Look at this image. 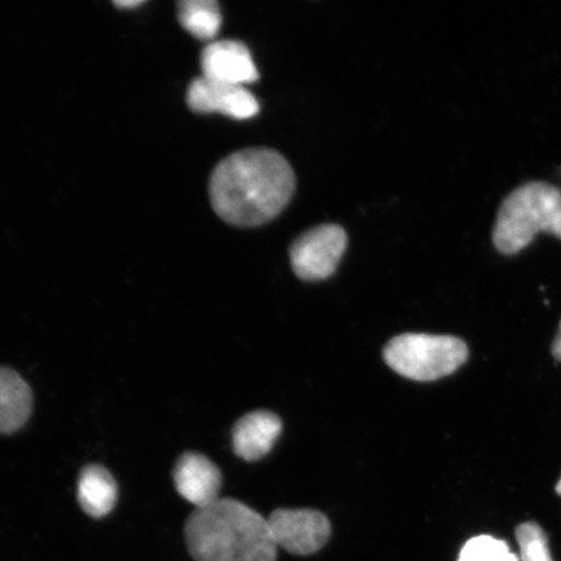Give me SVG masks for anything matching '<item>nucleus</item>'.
<instances>
[{
    "mask_svg": "<svg viewBox=\"0 0 561 561\" xmlns=\"http://www.w3.org/2000/svg\"><path fill=\"white\" fill-rule=\"evenodd\" d=\"M458 561H520L506 542L491 536H479L462 547Z\"/></svg>",
    "mask_w": 561,
    "mask_h": 561,
    "instance_id": "nucleus-14",
    "label": "nucleus"
},
{
    "mask_svg": "<svg viewBox=\"0 0 561 561\" xmlns=\"http://www.w3.org/2000/svg\"><path fill=\"white\" fill-rule=\"evenodd\" d=\"M173 481L179 494L196 508L207 507L219 501L221 472L205 455H181L173 469Z\"/></svg>",
    "mask_w": 561,
    "mask_h": 561,
    "instance_id": "nucleus-9",
    "label": "nucleus"
},
{
    "mask_svg": "<svg viewBox=\"0 0 561 561\" xmlns=\"http://www.w3.org/2000/svg\"><path fill=\"white\" fill-rule=\"evenodd\" d=\"M552 355L557 360L561 362V324L559 334L557 335L556 341H553Z\"/></svg>",
    "mask_w": 561,
    "mask_h": 561,
    "instance_id": "nucleus-17",
    "label": "nucleus"
},
{
    "mask_svg": "<svg viewBox=\"0 0 561 561\" xmlns=\"http://www.w3.org/2000/svg\"><path fill=\"white\" fill-rule=\"evenodd\" d=\"M541 231L561 240V192L545 182H529L502 203L493 241L501 254L515 255Z\"/></svg>",
    "mask_w": 561,
    "mask_h": 561,
    "instance_id": "nucleus-3",
    "label": "nucleus"
},
{
    "mask_svg": "<svg viewBox=\"0 0 561 561\" xmlns=\"http://www.w3.org/2000/svg\"><path fill=\"white\" fill-rule=\"evenodd\" d=\"M557 493L559 495H561V479L559 480L558 485H557Z\"/></svg>",
    "mask_w": 561,
    "mask_h": 561,
    "instance_id": "nucleus-18",
    "label": "nucleus"
},
{
    "mask_svg": "<svg viewBox=\"0 0 561 561\" xmlns=\"http://www.w3.org/2000/svg\"><path fill=\"white\" fill-rule=\"evenodd\" d=\"M33 410V392L18 371L0 368V434L24 426Z\"/></svg>",
    "mask_w": 561,
    "mask_h": 561,
    "instance_id": "nucleus-11",
    "label": "nucleus"
},
{
    "mask_svg": "<svg viewBox=\"0 0 561 561\" xmlns=\"http://www.w3.org/2000/svg\"><path fill=\"white\" fill-rule=\"evenodd\" d=\"M203 77L208 80L244 87L259 80V70L250 48L241 41L210 42L201 55Z\"/></svg>",
    "mask_w": 561,
    "mask_h": 561,
    "instance_id": "nucleus-8",
    "label": "nucleus"
},
{
    "mask_svg": "<svg viewBox=\"0 0 561 561\" xmlns=\"http://www.w3.org/2000/svg\"><path fill=\"white\" fill-rule=\"evenodd\" d=\"M178 9L181 26L195 38L213 41L220 32L222 18L215 0H184Z\"/></svg>",
    "mask_w": 561,
    "mask_h": 561,
    "instance_id": "nucleus-13",
    "label": "nucleus"
},
{
    "mask_svg": "<svg viewBox=\"0 0 561 561\" xmlns=\"http://www.w3.org/2000/svg\"><path fill=\"white\" fill-rule=\"evenodd\" d=\"M467 359L466 342L453 335L402 334L383 350L386 364L413 381H436L450 376Z\"/></svg>",
    "mask_w": 561,
    "mask_h": 561,
    "instance_id": "nucleus-4",
    "label": "nucleus"
},
{
    "mask_svg": "<svg viewBox=\"0 0 561 561\" xmlns=\"http://www.w3.org/2000/svg\"><path fill=\"white\" fill-rule=\"evenodd\" d=\"M347 242L345 229L335 224H324L307 230L290 248L294 273L305 280L331 277L345 255Z\"/></svg>",
    "mask_w": 561,
    "mask_h": 561,
    "instance_id": "nucleus-5",
    "label": "nucleus"
},
{
    "mask_svg": "<svg viewBox=\"0 0 561 561\" xmlns=\"http://www.w3.org/2000/svg\"><path fill=\"white\" fill-rule=\"evenodd\" d=\"M114 4L117 9H135V7L144 4V0H117Z\"/></svg>",
    "mask_w": 561,
    "mask_h": 561,
    "instance_id": "nucleus-16",
    "label": "nucleus"
},
{
    "mask_svg": "<svg viewBox=\"0 0 561 561\" xmlns=\"http://www.w3.org/2000/svg\"><path fill=\"white\" fill-rule=\"evenodd\" d=\"M297 180L289 161L271 149H245L221 160L208 193L217 216L230 226L257 227L289 205Z\"/></svg>",
    "mask_w": 561,
    "mask_h": 561,
    "instance_id": "nucleus-1",
    "label": "nucleus"
},
{
    "mask_svg": "<svg viewBox=\"0 0 561 561\" xmlns=\"http://www.w3.org/2000/svg\"><path fill=\"white\" fill-rule=\"evenodd\" d=\"M185 538L195 561H277L268 522L234 500L196 508L187 518Z\"/></svg>",
    "mask_w": 561,
    "mask_h": 561,
    "instance_id": "nucleus-2",
    "label": "nucleus"
},
{
    "mask_svg": "<svg viewBox=\"0 0 561 561\" xmlns=\"http://www.w3.org/2000/svg\"><path fill=\"white\" fill-rule=\"evenodd\" d=\"M77 496L81 508L89 516H107L117 502V483L114 476L102 466L91 465L83 468L77 482Z\"/></svg>",
    "mask_w": 561,
    "mask_h": 561,
    "instance_id": "nucleus-12",
    "label": "nucleus"
},
{
    "mask_svg": "<svg viewBox=\"0 0 561 561\" xmlns=\"http://www.w3.org/2000/svg\"><path fill=\"white\" fill-rule=\"evenodd\" d=\"M283 433V421L268 411L248 413L237 421L233 450L245 461H256L268 455Z\"/></svg>",
    "mask_w": 561,
    "mask_h": 561,
    "instance_id": "nucleus-10",
    "label": "nucleus"
},
{
    "mask_svg": "<svg viewBox=\"0 0 561 561\" xmlns=\"http://www.w3.org/2000/svg\"><path fill=\"white\" fill-rule=\"evenodd\" d=\"M186 102L195 114L219 112L236 121H249L261 111V105L250 90L208 80L203 76L192 81Z\"/></svg>",
    "mask_w": 561,
    "mask_h": 561,
    "instance_id": "nucleus-7",
    "label": "nucleus"
},
{
    "mask_svg": "<svg viewBox=\"0 0 561 561\" xmlns=\"http://www.w3.org/2000/svg\"><path fill=\"white\" fill-rule=\"evenodd\" d=\"M266 522L277 549L280 547L293 556H312L328 543L332 535L329 518L314 510L279 508Z\"/></svg>",
    "mask_w": 561,
    "mask_h": 561,
    "instance_id": "nucleus-6",
    "label": "nucleus"
},
{
    "mask_svg": "<svg viewBox=\"0 0 561 561\" xmlns=\"http://www.w3.org/2000/svg\"><path fill=\"white\" fill-rule=\"evenodd\" d=\"M516 539L520 546L522 561H553L549 538L537 523L528 522L518 525Z\"/></svg>",
    "mask_w": 561,
    "mask_h": 561,
    "instance_id": "nucleus-15",
    "label": "nucleus"
}]
</instances>
